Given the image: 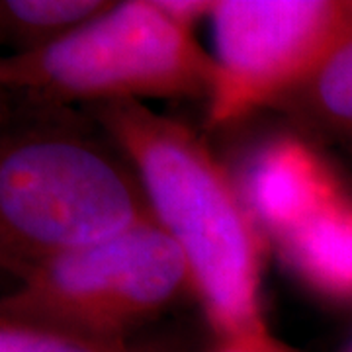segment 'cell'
<instances>
[{
    "mask_svg": "<svg viewBox=\"0 0 352 352\" xmlns=\"http://www.w3.org/2000/svg\"><path fill=\"white\" fill-rule=\"evenodd\" d=\"M212 126L272 108L352 34V0H215Z\"/></svg>",
    "mask_w": 352,
    "mask_h": 352,
    "instance_id": "obj_5",
    "label": "cell"
},
{
    "mask_svg": "<svg viewBox=\"0 0 352 352\" xmlns=\"http://www.w3.org/2000/svg\"><path fill=\"white\" fill-rule=\"evenodd\" d=\"M110 0H2L0 38L16 53L43 50L108 12Z\"/></svg>",
    "mask_w": 352,
    "mask_h": 352,
    "instance_id": "obj_9",
    "label": "cell"
},
{
    "mask_svg": "<svg viewBox=\"0 0 352 352\" xmlns=\"http://www.w3.org/2000/svg\"><path fill=\"white\" fill-rule=\"evenodd\" d=\"M212 352H302L286 342L278 340L268 333V329L258 333H249L233 339L217 340Z\"/></svg>",
    "mask_w": 352,
    "mask_h": 352,
    "instance_id": "obj_11",
    "label": "cell"
},
{
    "mask_svg": "<svg viewBox=\"0 0 352 352\" xmlns=\"http://www.w3.org/2000/svg\"><path fill=\"white\" fill-rule=\"evenodd\" d=\"M317 141L352 159V34L303 85L272 106Z\"/></svg>",
    "mask_w": 352,
    "mask_h": 352,
    "instance_id": "obj_8",
    "label": "cell"
},
{
    "mask_svg": "<svg viewBox=\"0 0 352 352\" xmlns=\"http://www.w3.org/2000/svg\"><path fill=\"white\" fill-rule=\"evenodd\" d=\"M90 116L133 166L155 221L182 252L217 340L264 331L258 226L204 139L139 100L90 104Z\"/></svg>",
    "mask_w": 352,
    "mask_h": 352,
    "instance_id": "obj_1",
    "label": "cell"
},
{
    "mask_svg": "<svg viewBox=\"0 0 352 352\" xmlns=\"http://www.w3.org/2000/svg\"><path fill=\"white\" fill-rule=\"evenodd\" d=\"M214 55L155 0L116 2L69 38L0 61V85L25 106L210 98Z\"/></svg>",
    "mask_w": 352,
    "mask_h": 352,
    "instance_id": "obj_3",
    "label": "cell"
},
{
    "mask_svg": "<svg viewBox=\"0 0 352 352\" xmlns=\"http://www.w3.org/2000/svg\"><path fill=\"white\" fill-rule=\"evenodd\" d=\"M173 22L192 32L194 24L204 16H212L215 0H155Z\"/></svg>",
    "mask_w": 352,
    "mask_h": 352,
    "instance_id": "obj_12",
    "label": "cell"
},
{
    "mask_svg": "<svg viewBox=\"0 0 352 352\" xmlns=\"http://www.w3.org/2000/svg\"><path fill=\"white\" fill-rule=\"evenodd\" d=\"M349 352H352V349H351V351H349Z\"/></svg>",
    "mask_w": 352,
    "mask_h": 352,
    "instance_id": "obj_13",
    "label": "cell"
},
{
    "mask_svg": "<svg viewBox=\"0 0 352 352\" xmlns=\"http://www.w3.org/2000/svg\"><path fill=\"white\" fill-rule=\"evenodd\" d=\"M0 352H198V342L178 331L96 339L0 317Z\"/></svg>",
    "mask_w": 352,
    "mask_h": 352,
    "instance_id": "obj_10",
    "label": "cell"
},
{
    "mask_svg": "<svg viewBox=\"0 0 352 352\" xmlns=\"http://www.w3.org/2000/svg\"><path fill=\"white\" fill-rule=\"evenodd\" d=\"M30 108L34 116L0 141V258L18 278L153 217L124 155L63 106Z\"/></svg>",
    "mask_w": 352,
    "mask_h": 352,
    "instance_id": "obj_2",
    "label": "cell"
},
{
    "mask_svg": "<svg viewBox=\"0 0 352 352\" xmlns=\"http://www.w3.org/2000/svg\"><path fill=\"white\" fill-rule=\"evenodd\" d=\"M192 292L186 261L155 217L32 268L0 317L96 339L133 337Z\"/></svg>",
    "mask_w": 352,
    "mask_h": 352,
    "instance_id": "obj_4",
    "label": "cell"
},
{
    "mask_svg": "<svg viewBox=\"0 0 352 352\" xmlns=\"http://www.w3.org/2000/svg\"><path fill=\"white\" fill-rule=\"evenodd\" d=\"M237 186L256 226L276 239L342 194L323 159L303 139L292 135L272 139L252 153Z\"/></svg>",
    "mask_w": 352,
    "mask_h": 352,
    "instance_id": "obj_6",
    "label": "cell"
},
{
    "mask_svg": "<svg viewBox=\"0 0 352 352\" xmlns=\"http://www.w3.org/2000/svg\"><path fill=\"white\" fill-rule=\"evenodd\" d=\"M284 261L309 288L352 302V196L340 194L311 219L280 237Z\"/></svg>",
    "mask_w": 352,
    "mask_h": 352,
    "instance_id": "obj_7",
    "label": "cell"
}]
</instances>
